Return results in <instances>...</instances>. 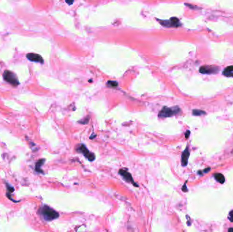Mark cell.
Instances as JSON below:
<instances>
[{
	"label": "cell",
	"mask_w": 233,
	"mask_h": 232,
	"mask_svg": "<svg viewBox=\"0 0 233 232\" xmlns=\"http://www.w3.org/2000/svg\"><path fill=\"white\" fill-rule=\"evenodd\" d=\"M107 85L110 87H117L118 83L115 81H108V83H107Z\"/></svg>",
	"instance_id": "obj_14"
},
{
	"label": "cell",
	"mask_w": 233,
	"mask_h": 232,
	"mask_svg": "<svg viewBox=\"0 0 233 232\" xmlns=\"http://www.w3.org/2000/svg\"><path fill=\"white\" fill-rule=\"evenodd\" d=\"M228 219H229V221H230V222H232V223H233V210H232V211H230V213H229V215H228Z\"/></svg>",
	"instance_id": "obj_15"
},
{
	"label": "cell",
	"mask_w": 233,
	"mask_h": 232,
	"mask_svg": "<svg viewBox=\"0 0 233 232\" xmlns=\"http://www.w3.org/2000/svg\"><path fill=\"white\" fill-rule=\"evenodd\" d=\"M40 214L44 220L50 221L58 218L59 213L47 206H44L40 209Z\"/></svg>",
	"instance_id": "obj_1"
},
{
	"label": "cell",
	"mask_w": 233,
	"mask_h": 232,
	"mask_svg": "<svg viewBox=\"0 0 233 232\" xmlns=\"http://www.w3.org/2000/svg\"><path fill=\"white\" fill-rule=\"evenodd\" d=\"M210 170H211L210 168H206L203 170V172H204V173H207V172H209V171H210Z\"/></svg>",
	"instance_id": "obj_19"
},
{
	"label": "cell",
	"mask_w": 233,
	"mask_h": 232,
	"mask_svg": "<svg viewBox=\"0 0 233 232\" xmlns=\"http://www.w3.org/2000/svg\"><path fill=\"white\" fill-rule=\"evenodd\" d=\"M181 189H182L183 191H184V192H187V187H186V183H185V184H184L183 186V187H182Z\"/></svg>",
	"instance_id": "obj_17"
},
{
	"label": "cell",
	"mask_w": 233,
	"mask_h": 232,
	"mask_svg": "<svg viewBox=\"0 0 233 232\" xmlns=\"http://www.w3.org/2000/svg\"><path fill=\"white\" fill-rule=\"evenodd\" d=\"M229 231H233V228H230V229H228Z\"/></svg>",
	"instance_id": "obj_21"
},
{
	"label": "cell",
	"mask_w": 233,
	"mask_h": 232,
	"mask_svg": "<svg viewBox=\"0 0 233 232\" xmlns=\"http://www.w3.org/2000/svg\"><path fill=\"white\" fill-rule=\"evenodd\" d=\"M218 68L214 66H204L200 68V72L202 74H215L218 72Z\"/></svg>",
	"instance_id": "obj_6"
},
{
	"label": "cell",
	"mask_w": 233,
	"mask_h": 232,
	"mask_svg": "<svg viewBox=\"0 0 233 232\" xmlns=\"http://www.w3.org/2000/svg\"><path fill=\"white\" fill-rule=\"evenodd\" d=\"M189 149H188V147L187 146L185 149V150L183 152L181 155V165L183 167H185L187 165L188 159H189Z\"/></svg>",
	"instance_id": "obj_8"
},
{
	"label": "cell",
	"mask_w": 233,
	"mask_h": 232,
	"mask_svg": "<svg viewBox=\"0 0 233 232\" xmlns=\"http://www.w3.org/2000/svg\"><path fill=\"white\" fill-rule=\"evenodd\" d=\"M88 121H89V118H85V119L80 120L79 123H80L81 124H87V123H88Z\"/></svg>",
	"instance_id": "obj_16"
},
{
	"label": "cell",
	"mask_w": 233,
	"mask_h": 232,
	"mask_svg": "<svg viewBox=\"0 0 233 232\" xmlns=\"http://www.w3.org/2000/svg\"><path fill=\"white\" fill-rule=\"evenodd\" d=\"M119 174L121 175V176L123 177V179L125 180L126 182L128 183H130L131 184L134 185L135 187H139V185L137 184H136V183L134 182L133 179H132V176L131 175V174L130 172H128L127 170H123V169H121L119 171Z\"/></svg>",
	"instance_id": "obj_5"
},
{
	"label": "cell",
	"mask_w": 233,
	"mask_h": 232,
	"mask_svg": "<svg viewBox=\"0 0 233 232\" xmlns=\"http://www.w3.org/2000/svg\"><path fill=\"white\" fill-rule=\"evenodd\" d=\"M189 134H190V132L189 131H187L185 133V138H188L189 136Z\"/></svg>",
	"instance_id": "obj_18"
},
{
	"label": "cell",
	"mask_w": 233,
	"mask_h": 232,
	"mask_svg": "<svg viewBox=\"0 0 233 232\" xmlns=\"http://www.w3.org/2000/svg\"><path fill=\"white\" fill-rule=\"evenodd\" d=\"M181 112V109L178 106H174L172 108H168L167 106H164L163 108L159 111L158 116L159 118H167L170 116L178 114Z\"/></svg>",
	"instance_id": "obj_2"
},
{
	"label": "cell",
	"mask_w": 233,
	"mask_h": 232,
	"mask_svg": "<svg viewBox=\"0 0 233 232\" xmlns=\"http://www.w3.org/2000/svg\"><path fill=\"white\" fill-rule=\"evenodd\" d=\"M73 1H74V0H66V2L68 3L69 5L72 4L73 3Z\"/></svg>",
	"instance_id": "obj_20"
},
{
	"label": "cell",
	"mask_w": 233,
	"mask_h": 232,
	"mask_svg": "<svg viewBox=\"0 0 233 232\" xmlns=\"http://www.w3.org/2000/svg\"><path fill=\"white\" fill-rule=\"evenodd\" d=\"M3 79H4L6 82H8V83L12 84V85L17 86L19 84V80H18L17 75L12 72L6 70V71H5L4 73H3Z\"/></svg>",
	"instance_id": "obj_3"
},
{
	"label": "cell",
	"mask_w": 233,
	"mask_h": 232,
	"mask_svg": "<svg viewBox=\"0 0 233 232\" xmlns=\"http://www.w3.org/2000/svg\"><path fill=\"white\" fill-rule=\"evenodd\" d=\"M214 177L217 181H218L221 184H223L225 182V178L223 174L220 173H216L214 174Z\"/></svg>",
	"instance_id": "obj_11"
},
{
	"label": "cell",
	"mask_w": 233,
	"mask_h": 232,
	"mask_svg": "<svg viewBox=\"0 0 233 232\" xmlns=\"http://www.w3.org/2000/svg\"><path fill=\"white\" fill-rule=\"evenodd\" d=\"M26 57L29 59V60L31 61V62H33L41 63V64H42V63L44 62V60H43L42 57H41L40 55H37V54L28 53L27 55H26Z\"/></svg>",
	"instance_id": "obj_7"
},
{
	"label": "cell",
	"mask_w": 233,
	"mask_h": 232,
	"mask_svg": "<svg viewBox=\"0 0 233 232\" xmlns=\"http://www.w3.org/2000/svg\"><path fill=\"white\" fill-rule=\"evenodd\" d=\"M192 114L195 116H200V115L205 114V112L203 110H193L192 111Z\"/></svg>",
	"instance_id": "obj_12"
},
{
	"label": "cell",
	"mask_w": 233,
	"mask_h": 232,
	"mask_svg": "<svg viewBox=\"0 0 233 232\" xmlns=\"http://www.w3.org/2000/svg\"><path fill=\"white\" fill-rule=\"evenodd\" d=\"M223 74L224 75L226 76L233 77V66H230L226 68L225 70H224Z\"/></svg>",
	"instance_id": "obj_10"
},
{
	"label": "cell",
	"mask_w": 233,
	"mask_h": 232,
	"mask_svg": "<svg viewBox=\"0 0 233 232\" xmlns=\"http://www.w3.org/2000/svg\"><path fill=\"white\" fill-rule=\"evenodd\" d=\"M166 23H162V24L164 25V26H166V27H178L179 25V21L178 19H177V18L175 17H173L172 18V19H170V21H164Z\"/></svg>",
	"instance_id": "obj_9"
},
{
	"label": "cell",
	"mask_w": 233,
	"mask_h": 232,
	"mask_svg": "<svg viewBox=\"0 0 233 232\" xmlns=\"http://www.w3.org/2000/svg\"><path fill=\"white\" fill-rule=\"evenodd\" d=\"M76 150L78 151V152H80L82 154H84V156L87 158L89 161H93L95 159V154L93 153V152H91L87 148V147L85 146V144H79L76 146Z\"/></svg>",
	"instance_id": "obj_4"
},
{
	"label": "cell",
	"mask_w": 233,
	"mask_h": 232,
	"mask_svg": "<svg viewBox=\"0 0 233 232\" xmlns=\"http://www.w3.org/2000/svg\"><path fill=\"white\" fill-rule=\"evenodd\" d=\"M44 163V159H41L39 161H37V163H36V165H35V170H38V168H40L43 163Z\"/></svg>",
	"instance_id": "obj_13"
}]
</instances>
